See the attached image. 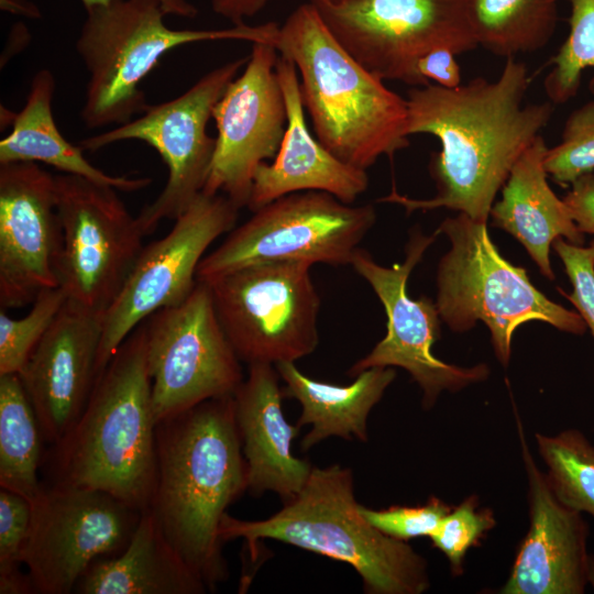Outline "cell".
<instances>
[{
  "mask_svg": "<svg viewBox=\"0 0 594 594\" xmlns=\"http://www.w3.org/2000/svg\"><path fill=\"white\" fill-rule=\"evenodd\" d=\"M530 84L525 63L507 57L496 80L476 77L457 88L436 84L407 92L408 134H431L441 144L429 172L437 194L415 199L394 188L378 202L407 213L447 208L487 222L497 193L520 155L548 125L551 101L525 105Z\"/></svg>",
  "mask_w": 594,
  "mask_h": 594,
  "instance_id": "obj_1",
  "label": "cell"
},
{
  "mask_svg": "<svg viewBox=\"0 0 594 594\" xmlns=\"http://www.w3.org/2000/svg\"><path fill=\"white\" fill-rule=\"evenodd\" d=\"M156 452L148 508L175 550L213 592L229 575L220 525L249 485L233 395L157 422Z\"/></svg>",
  "mask_w": 594,
  "mask_h": 594,
  "instance_id": "obj_2",
  "label": "cell"
},
{
  "mask_svg": "<svg viewBox=\"0 0 594 594\" xmlns=\"http://www.w3.org/2000/svg\"><path fill=\"white\" fill-rule=\"evenodd\" d=\"M156 425L144 320L98 375L76 424L52 446V483L102 491L145 510L156 484Z\"/></svg>",
  "mask_w": 594,
  "mask_h": 594,
  "instance_id": "obj_3",
  "label": "cell"
},
{
  "mask_svg": "<svg viewBox=\"0 0 594 594\" xmlns=\"http://www.w3.org/2000/svg\"><path fill=\"white\" fill-rule=\"evenodd\" d=\"M274 45L295 64L316 136L336 157L366 170L409 145L406 98L343 48L310 1L279 25Z\"/></svg>",
  "mask_w": 594,
  "mask_h": 594,
  "instance_id": "obj_4",
  "label": "cell"
},
{
  "mask_svg": "<svg viewBox=\"0 0 594 594\" xmlns=\"http://www.w3.org/2000/svg\"><path fill=\"white\" fill-rule=\"evenodd\" d=\"M351 469L312 466L300 492L261 520L223 516L219 536L243 539L252 561L258 542L274 539L351 565L366 594H421L430 587L426 559L406 541L391 538L362 515Z\"/></svg>",
  "mask_w": 594,
  "mask_h": 594,
  "instance_id": "obj_5",
  "label": "cell"
},
{
  "mask_svg": "<svg viewBox=\"0 0 594 594\" xmlns=\"http://www.w3.org/2000/svg\"><path fill=\"white\" fill-rule=\"evenodd\" d=\"M76 51L89 78L80 119L87 129L123 124L146 108L141 81L168 51L207 41L274 44L279 25H233L220 30H174L160 0H110L86 10Z\"/></svg>",
  "mask_w": 594,
  "mask_h": 594,
  "instance_id": "obj_6",
  "label": "cell"
},
{
  "mask_svg": "<svg viewBox=\"0 0 594 594\" xmlns=\"http://www.w3.org/2000/svg\"><path fill=\"white\" fill-rule=\"evenodd\" d=\"M486 223L459 212L436 230L451 243L437 271L436 306L441 320L459 333L483 321L494 353L505 367L510 361L513 334L528 321L583 334L587 327L580 314L550 300L532 285L525 268L504 258Z\"/></svg>",
  "mask_w": 594,
  "mask_h": 594,
  "instance_id": "obj_7",
  "label": "cell"
},
{
  "mask_svg": "<svg viewBox=\"0 0 594 594\" xmlns=\"http://www.w3.org/2000/svg\"><path fill=\"white\" fill-rule=\"evenodd\" d=\"M375 221L372 205L353 206L319 190L288 194L233 228L202 257L196 279L209 283L246 266L283 261L346 265Z\"/></svg>",
  "mask_w": 594,
  "mask_h": 594,
  "instance_id": "obj_8",
  "label": "cell"
},
{
  "mask_svg": "<svg viewBox=\"0 0 594 594\" xmlns=\"http://www.w3.org/2000/svg\"><path fill=\"white\" fill-rule=\"evenodd\" d=\"M343 48L383 80L413 87L430 81L417 72L429 52L479 47L470 0H309Z\"/></svg>",
  "mask_w": 594,
  "mask_h": 594,
  "instance_id": "obj_9",
  "label": "cell"
},
{
  "mask_svg": "<svg viewBox=\"0 0 594 594\" xmlns=\"http://www.w3.org/2000/svg\"><path fill=\"white\" fill-rule=\"evenodd\" d=\"M311 266L304 261L263 263L207 283L221 327L240 361L275 365L295 362L316 350L320 296Z\"/></svg>",
  "mask_w": 594,
  "mask_h": 594,
  "instance_id": "obj_10",
  "label": "cell"
},
{
  "mask_svg": "<svg viewBox=\"0 0 594 594\" xmlns=\"http://www.w3.org/2000/svg\"><path fill=\"white\" fill-rule=\"evenodd\" d=\"M248 57L222 64L201 76L176 98L148 105L143 114L79 142L84 151H98L113 143L138 140L153 147L168 169L167 182L151 204L136 216L145 235L161 221L175 220L202 193L216 150L207 133L212 112Z\"/></svg>",
  "mask_w": 594,
  "mask_h": 594,
  "instance_id": "obj_11",
  "label": "cell"
},
{
  "mask_svg": "<svg viewBox=\"0 0 594 594\" xmlns=\"http://www.w3.org/2000/svg\"><path fill=\"white\" fill-rule=\"evenodd\" d=\"M113 187L55 176L61 245L58 286L67 299L103 315L123 287L144 237Z\"/></svg>",
  "mask_w": 594,
  "mask_h": 594,
  "instance_id": "obj_12",
  "label": "cell"
},
{
  "mask_svg": "<svg viewBox=\"0 0 594 594\" xmlns=\"http://www.w3.org/2000/svg\"><path fill=\"white\" fill-rule=\"evenodd\" d=\"M145 324L156 424L202 402L234 395L244 377L209 284L197 280L185 300L157 310Z\"/></svg>",
  "mask_w": 594,
  "mask_h": 594,
  "instance_id": "obj_13",
  "label": "cell"
},
{
  "mask_svg": "<svg viewBox=\"0 0 594 594\" xmlns=\"http://www.w3.org/2000/svg\"><path fill=\"white\" fill-rule=\"evenodd\" d=\"M22 562L34 593L69 594L98 559L120 553L142 512L109 493L51 483L31 501Z\"/></svg>",
  "mask_w": 594,
  "mask_h": 594,
  "instance_id": "obj_14",
  "label": "cell"
},
{
  "mask_svg": "<svg viewBox=\"0 0 594 594\" xmlns=\"http://www.w3.org/2000/svg\"><path fill=\"white\" fill-rule=\"evenodd\" d=\"M437 235V231L426 235L415 229L406 245L405 260L391 267L377 264L360 248L350 263L381 300L387 322L385 337L348 374L356 376L371 367H402L421 388L425 409L432 408L442 392L457 393L490 375L484 363L462 367L435 356L432 345L440 338L441 320L436 302L426 296L413 299L407 293L410 273Z\"/></svg>",
  "mask_w": 594,
  "mask_h": 594,
  "instance_id": "obj_15",
  "label": "cell"
},
{
  "mask_svg": "<svg viewBox=\"0 0 594 594\" xmlns=\"http://www.w3.org/2000/svg\"><path fill=\"white\" fill-rule=\"evenodd\" d=\"M239 210L223 194L201 193L174 220L164 238L142 249L123 287L103 314L97 377L140 323L189 296L205 252L234 228Z\"/></svg>",
  "mask_w": 594,
  "mask_h": 594,
  "instance_id": "obj_16",
  "label": "cell"
},
{
  "mask_svg": "<svg viewBox=\"0 0 594 594\" xmlns=\"http://www.w3.org/2000/svg\"><path fill=\"white\" fill-rule=\"evenodd\" d=\"M277 59L274 44L252 43L243 72L229 84L212 112L218 134L202 193L223 194L240 209L248 207L257 167L276 156L286 130Z\"/></svg>",
  "mask_w": 594,
  "mask_h": 594,
  "instance_id": "obj_17",
  "label": "cell"
},
{
  "mask_svg": "<svg viewBox=\"0 0 594 594\" xmlns=\"http://www.w3.org/2000/svg\"><path fill=\"white\" fill-rule=\"evenodd\" d=\"M55 176L34 162L0 164V307L32 305L58 286Z\"/></svg>",
  "mask_w": 594,
  "mask_h": 594,
  "instance_id": "obj_18",
  "label": "cell"
},
{
  "mask_svg": "<svg viewBox=\"0 0 594 594\" xmlns=\"http://www.w3.org/2000/svg\"><path fill=\"white\" fill-rule=\"evenodd\" d=\"M102 317L67 299L19 373L52 446L76 424L95 386Z\"/></svg>",
  "mask_w": 594,
  "mask_h": 594,
  "instance_id": "obj_19",
  "label": "cell"
},
{
  "mask_svg": "<svg viewBox=\"0 0 594 594\" xmlns=\"http://www.w3.org/2000/svg\"><path fill=\"white\" fill-rule=\"evenodd\" d=\"M527 479L529 529L502 594H583L587 585L588 528L581 513L563 505L537 465L515 414Z\"/></svg>",
  "mask_w": 594,
  "mask_h": 594,
  "instance_id": "obj_20",
  "label": "cell"
},
{
  "mask_svg": "<svg viewBox=\"0 0 594 594\" xmlns=\"http://www.w3.org/2000/svg\"><path fill=\"white\" fill-rule=\"evenodd\" d=\"M276 73L286 103V130L274 161L255 172L248 208L253 212L282 196L307 190L353 204L369 187L366 170L342 162L310 133L295 64L278 54Z\"/></svg>",
  "mask_w": 594,
  "mask_h": 594,
  "instance_id": "obj_21",
  "label": "cell"
},
{
  "mask_svg": "<svg viewBox=\"0 0 594 594\" xmlns=\"http://www.w3.org/2000/svg\"><path fill=\"white\" fill-rule=\"evenodd\" d=\"M278 377L273 364H250L233 399L248 491L254 496L273 492L284 503L300 492L312 465L292 453L300 427L290 425L284 416Z\"/></svg>",
  "mask_w": 594,
  "mask_h": 594,
  "instance_id": "obj_22",
  "label": "cell"
},
{
  "mask_svg": "<svg viewBox=\"0 0 594 594\" xmlns=\"http://www.w3.org/2000/svg\"><path fill=\"white\" fill-rule=\"evenodd\" d=\"M548 146L540 134L520 155L502 188L501 199L490 211L493 226L517 239L549 280L550 246L558 238L583 245L585 238L563 199L551 189L543 161Z\"/></svg>",
  "mask_w": 594,
  "mask_h": 594,
  "instance_id": "obj_23",
  "label": "cell"
},
{
  "mask_svg": "<svg viewBox=\"0 0 594 594\" xmlns=\"http://www.w3.org/2000/svg\"><path fill=\"white\" fill-rule=\"evenodd\" d=\"M80 594H202L194 573L163 532L150 508L142 512L128 546L96 560L75 591Z\"/></svg>",
  "mask_w": 594,
  "mask_h": 594,
  "instance_id": "obj_24",
  "label": "cell"
},
{
  "mask_svg": "<svg viewBox=\"0 0 594 594\" xmlns=\"http://www.w3.org/2000/svg\"><path fill=\"white\" fill-rule=\"evenodd\" d=\"M275 369L284 382L283 397L301 406L297 425L311 426L300 442L302 452L333 436L366 442L369 415L396 377L393 367H371L351 384L336 385L305 375L295 362H280Z\"/></svg>",
  "mask_w": 594,
  "mask_h": 594,
  "instance_id": "obj_25",
  "label": "cell"
},
{
  "mask_svg": "<svg viewBox=\"0 0 594 594\" xmlns=\"http://www.w3.org/2000/svg\"><path fill=\"white\" fill-rule=\"evenodd\" d=\"M55 79L41 69L32 78L23 108L12 117L11 132L0 141V164L44 163L64 174L79 176L119 191H138L152 183L148 177L107 174L92 165L80 145L68 142L59 132L52 111Z\"/></svg>",
  "mask_w": 594,
  "mask_h": 594,
  "instance_id": "obj_26",
  "label": "cell"
},
{
  "mask_svg": "<svg viewBox=\"0 0 594 594\" xmlns=\"http://www.w3.org/2000/svg\"><path fill=\"white\" fill-rule=\"evenodd\" d=\"M560 0H470L479 46L502 57L544 47L556 32Z\"/></svg>",
  "mask_w": 594,
  "mask_h": 594,
  "instance_id": "obj_27",
  "label": "cell"
},
{
  "mask_svg": "<svg viewBox=\"0 0 594 594\" xmlns=\"http://www.w3.org/2000/svg\"><path fill=\"white\" fill-rule=\"evenodd\" d=\"M42 431L19 374L0 375V486L30 502L42 484Z\"/></svg>",
  "mask_w": 594,
  "mask_h": 594,
  "instance_id": "obj_28",
  "label": "cell"
},
{
  "mask_svg": "<svg viewBox=\"0 0 594 594\" xmlns=\"http://www.w3.org/2000/svg\"><path fill=\"white\" fill-rule=\"evenodd\" d=\"M554 495L566 507L594 519V446L578 429L535 435Z\"/></svg>",
  "mask_w": 594,
  "mask_h": 594,
  "instance_id": "obj_29",
  "label": "cell"
},
{
  "mask_svg": "<svg viewBox=\"0 0 594 594\" xmlns=\"http://www.w3.org/2000/svg\"><path fill=\"white\" fill-rule=\"evenodd\" d=\"M570 6L569 33L547 65L551 68L543 80L548 100L566 103L580 89L582 74L594 69V0H564ZM588 89L594 96V76Z\"/></svg>",
  "mask_w": 594,
  "mask_h": 594,
  "instance_id": "obj_30",
  "label": "cell"
},
{
  "mask_svg": "<svg viewBox=\"0 0 594 594\" xmlns=\"http://www.w3.org/2000/svg\"><path fill=\"white\" fill-rule=\"evenodd\" d=\"M67 300L59 287L46 288L22 318L0 310V375L19 374Z\"/></svg>",
  "mask_w": 594,
  "mask_h": 594,
  "instance_id": "obj_31",
  "label": "cell"
},
{
  "mask_svg": "<svg viewBox=\"0 0 594 594\" xmlns=\"http://www.w3.org/2000/svg\"><path fill=\"white\" fill-rule=\"evenodd\" d=\"M32 505L24 496L0 491V593H34L32 582L21 571L23 552L30 536Z\"/></svg>",
  "mask_w": 594,
  "mask_h": 594,
  "instance_id": "obj_32",
  "label": "cell"
},
{
  "mask_svg": "<svg viewBox=\"0 0 594 594\" xmlns=\"http://www.w3.org/2000/svg\"><path fill=\"white\" fill-rule=\"evenodd\" d=\"M543 165L560 186L594 172V100L574 109L566 118L560 142L548 147Z\"/></svg>",
  "mask_w": 594,
  "mask_h": 594,
  "instance_id": "obj_33",
  "label": "cell"
},
{
  "mask_svg": "<svg viewBox=\"0 0 594 594\" xmlns=\"http://www.w3.org/2000/svg\"><path fill=\"white\" fill-rule=\"evenodd\" d=\"M495 525L493 510L480 508L479 497L472 494L446 515L429 539L447 558L452 574L458 576L464 572L468 551L480 544Z\"/></svg>",
  "mask_w": 594,
  "mask_h": 594,
  "instance_id": "obj_34",
  "label": "cell"
},
{
  "mask_svg": "<svg viewBox=\"0 0 594 594\" xmlns=\"http://www.w3.org/2000/svg\"><path fill=\"white\" fill-rule=\"evenodd\" d=\"M365 519L384 535L408 541L415 538L430 537L452 506L431 496L425 504L417 506H391L372 509L360 507Z\"/></svg>",
  "mask_w": 594,
  "mask_h": 594,
  "instance_id": "obj_35",
  "label": "cell"
},
{
  "mask_svg": "<svg viewBox=\"0 0 594 594\" xmlns=\"http://www.w3.org/2000/svg\"><path fill=\"white\" fill-rule=\"evenodd\" d=\"M552 246L573 288L570 294L558 290L576 308L594 338V239L584 246L558 238Z\"/></svg>",
  "mask_w": 594,
  "mask_h": 594,
  "instance_id": "obj_36",
  "label": "cell"
},
{
  "mask_svg": "<svg viewBox=\"0 0 594 594\" xmlns=\"http://www.w3.org/2000/svg\"><path fill=\"white\" fill-rule=\"evenodd\" d=\"M562 198L582 233L594 234V172L576 178Z\"/></svg>",
  "mask_w": 594,
  "mask_h": 594,
  "instance_id": "obj_37",
  "label": "cell"
},
{
  "mask_svg": "<svg viewBox=\"0 0 594 594\" xmlns=\"http://www.w3.org/2000/svg\"><path fill=\"white\" fill-rule=\"evenodd\" d=\"M455 55L448 48L433 50L419 59L417 72L432 84L444 88H457L462 84Z\"/></svg>",
  "mask_w": 594,
  "mask_h": 594,
  "instance_id": "obj_38",
  "label": "cell"
},
{
  "mask_svg": "<svg viewBox=\"0 0 594 594\" xmlns=\"http://www.w3.org/2000/svg\"><path fill=\"white\" fill-rule=\"evenodd\" d=\"M270 0H212L213 12L230 20L233 25L245 24L244 21L262 11Z\"/></svg>",
  "mask_w": 594,
  "mask_h": 594,
  "instance_id": "obj_39",
  "label": "cell"
},
{
  "mask_svg": "<svg viewBox=\"0 0 594 594\" xmlns=\"http://www.w3.org/2000/svg\"><path fill=\"white\" fill-rule=\"evenodd\" d=\"M86 10L107 4L110 0H80ZM166 14L182 18H195L197 8L187 0H160Z\"/></svg>",
  "mask_w": 594,
  "mask_h": 594,
  "instance_id": "obj_40",
  "label": "cell"
},
{
  "mask_svg": "<svg viewBox=\"0 0 594 594\" xmlns=\"http://www.w3.org/2000/svg\"><path fill=\"white\" fill-rule=\"evenodd\" d=\"M2 9L28 16H38L36 7L26 0H1Z\"/></svg>",
  "mask_w": 594,
  "mask_h": 594,
  "instance_id": "obj_41",
  "label": "cell"
},
{
  "mask_svg": "<svg viewBox=\"0 0 594 594\" xmlns=\"http://www.w3.org/2000/svg\"><path fill=\"white\" fill-rule=\"evenodd\" d=\"M586 578L587 584H590L594 590V554L588 556Z\"/></svg>",
  "mask_w": 594,
  "mask_h": 594,
  "instance_id": "obj_42",
  "label": "cell"
},
{
  "mask_svg": "<svg viewBox=\"0 0 594 594\" xmlns=\"http://www.w3.org/2000/svg\"><path fill=\"white\" fill-rule=\"evenodd\" d=\"M329 1H332V2H339V1H342V0H329Z\"/></svg>",
  "mask_w": 594,
  "mask_h": 594,
  "instance_id": "obj_43",
  "label": "cell"
}]
</instances>
